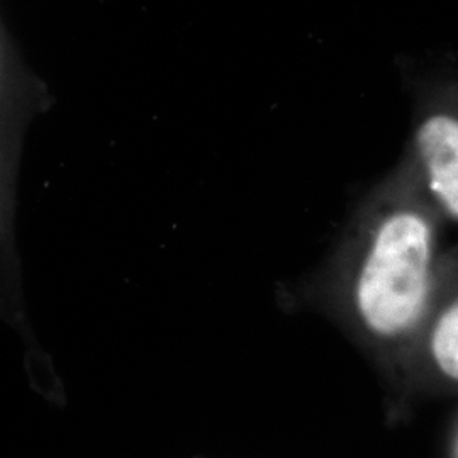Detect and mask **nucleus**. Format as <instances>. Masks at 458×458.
I'll return each mask as SVG.
<instances>
[{
  "label": "nucleus",
  "instance_id": "f257e3e1",
  "mask_svg": "<svg viewBox=\"0 0 458 458\" xmlns=\"http://www.w3.org/2000/svg\"><path fill=\"white\" fill-rule=\"evenodd\" d=\"M445 223L404 157L353 209L327 282L365 344L406 355L435 289Z\"/></svg>",
  "mask_w": 458,
  "mask_h": 458
},
{
  "label": "nucleus",
  "instance_id": "f03ea898",
  "mask_svg": "<svg viewBox=\"0 0 458 458\" xmlns=\"http://www.w3.org/2000/svg\"><path fill=\"white\" fill-rule=\"evenodd\" d=\"M404 158L446 223L458 225V68L438 66L412 83Z\"/></svg>",
  "mask_w": 458,
  "mask_h": 458
},
{
  "label": "nucleus",
  "instance_id": "7ed1b4c3",
  "mask_svg": "<svg viewBox=\"0 0 458 458\" xmlns=\"http://www.w3.org/2000/svg\"><path fill=\"white\" fill-rule=\"evenodd\" d=\"M51 106L47 85L21 60L0 22V284L16 278L17 183L26 132Z\"/></svg>",
  "mask_w": 458,
  "mask_h": 458
},
{
  "label": "nucleus",
  "instance_id": "20e7f679",
  "mask_svg": "<svg viewBox=\"0 0 458 458\" xmlns=\"http://www.w3.org/2000/svg\"><path fill=\"white\" fill-rule=\"evenodd\" d=\"M406 357L446 389L458 391V245L442 255L435 289Z\"/></svg>",
  "mask_w": 458,
  "mask_h": 458
},
{
  "label": "nucleus",
  "instance_id": "39448f33",
  "mask_svg": "<svg viewBox=\"0 0 458 458\" xmlns=\"http://www.w3.org/2000/svg\"><path fill=\"white\" fill-rule=\"evenodd\" d=\"M457 458H458V443H457Z\"/></svg>",
  "mask_w": 458,
  "mask_h": 458
}]
</instances>
